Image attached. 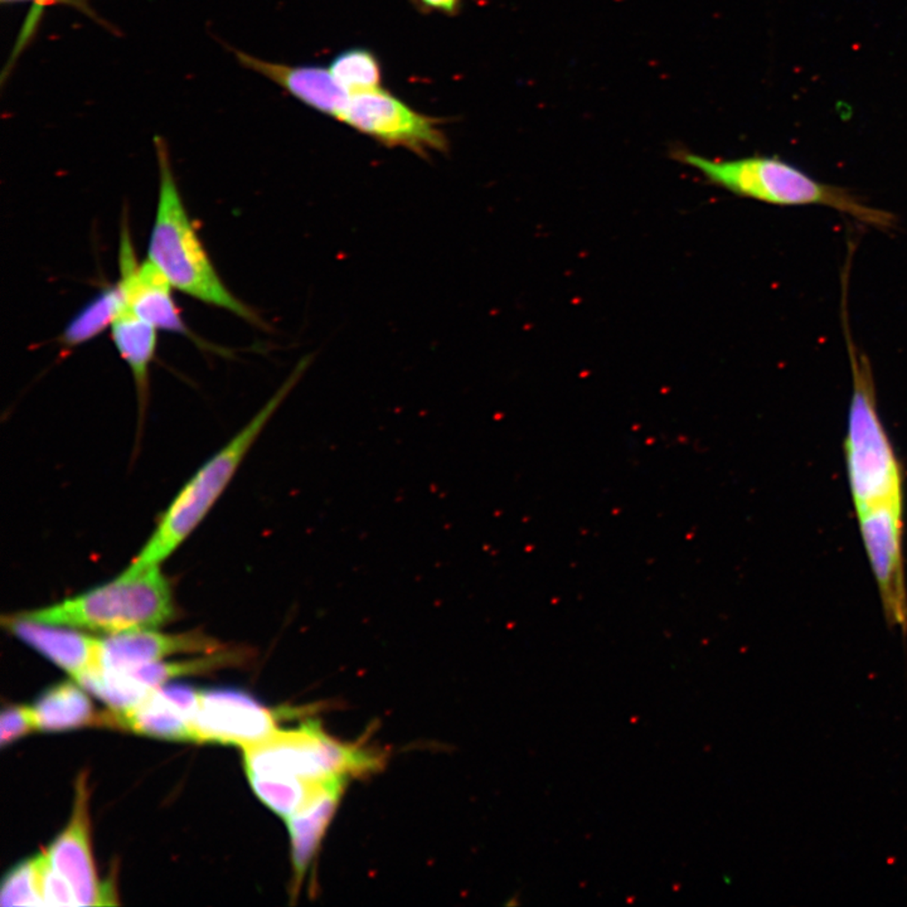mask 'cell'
<instances>
[{
  "instance_id": "1",
  "label": "cell",
  "mask_w": 907,
  "mask_h": 907,
  "mask_svg": "<svg viewBox=\"0 0 907 907\" xmlns=\"http://www.w3.org/2000/svg\"><path fill=\"white\" fill-rule=\"evenodd\" d=\"M154 146L159 167V193L148 259L177 291L225 309L255 327H267L258 313L236 298L221 279L179 193L166 140L154 136Z\"/></svg>"
},
{
  "instance_id": "2",
  "label": "cell",
  "mask_w": 907,
  "mask_h": 907,
  "mask_svg": "<svg viewBox=\"0 0 907 907\" xmlns=\"http://www.w3.org/2000/svg\"><path fill=\"white\" fill-rule=\"evenodd\" d=\"M676 157L713 186L744 198L779 207L822 205L880 229H890L896 222L891 212L867 205L846 188L823 183L779 157L753 155L720 160L689 151H679Z\"/></svg>"
},
{
  "instance_id": "3",
  "label": "cell",
  "mask_w": 907,
  "mask_h": 907,
  "mask_svg": "<svg viewBox=\"0 0 907 907\" xmlns=\"http://www.w3.org/2000/svg\"><path fill=\"white\" fill-rule=\"evenodd\" d=\"M843 276L842 325L852 375L844 447L850 494L856 512H859L880 503H903V476L880 416L872 365L853 340L847 306L849 271H844Z\"/></svg>"
},
{
  "instance_id": "4",
  "label": "cell",
  "mask_w": 907,
  "mask_h": 907,
  "mask_svg": "<svg viewBox=\"0 0 907 907\" xmlns=\"http://www.w3.org/2000/svg\"><path fill=\"white\" fill-rule=\"evenodd\" d=\"M310 363L312 356L304 357L289 376L288 380L283 382L275 395L268 399L264 407L253 416L252 422L188 480L186 485L163 513L151 539L124 571L136 574L151 567L160 566V563L168 559L170 554H174L179 546L192 535L193 531L199 526L212 507L226 491L244 456L267 425L268 420L274 416L277 408L297 386L298 382L309 368Z\"/></svg>"
},
{
  "instance_id": "5",
  "label": "cell",
  "mask_w": 907,
  "mask_h": 907,
  "mask_svg": "<svg viewBox=\"0 0 907 907\" xmlns=\"http://www.w3.org/2000/svg\"><path fill=\"white\" fill-rule=\"evenodd\" d=\"M20 616L33 622L115 635L155 631L175 616L169 578L160 566L129 574Z\"/></svg>"
},
{
  "instance_id": "6",
  "label": "cell",
  "mask_w": 907,
  "mask_h": 907,
  "mask_svg": "<svg viewBox=\"0 0 907 907\" xmlns=\"http://www.w3.org/2000/svg\"><path fill=\"white\" fill-rule=\"evenodd\" d=\"M243 750L249 778L288 779L310 786L371 775L382 769L384 759L368 746L334 739L316 720H306L297 729L277 730Z\"/></svg>"
},
{
  "instance_id": "7",
  "label": "cell",
  "mask_w": 907,
  "mask_h": 907,
  "mask_svg": "<svg viewBox=\"0 0 907 907\" xmlns=\"http://www.w3.org/2000/svg\"><path fill=\"white\" fill-rule=\"evenodd\" d=\"M340 121L382 145L405 148L422 158L449 151L443 119L416 112L381 88L352 95Z\"/></svg>"
},
{
  "instance_id": "8",
  "label": "cell",
  "mask_w": 907,
  "mask_h": 907,
  "mask_svg": "<svg viewBox=\"0 0 907 907\" xmlns=\"http://www.w3.org/2000/svg\"><path fill=\"white\" fill-rule=\"evenodd\" d=\"M903 504L885 502L859 510V532L876 578L888 628L907 635V592L903 552Z\"/></svg>"
},
{
  "instance_id": "9",
  "label": "cell",
  "mask_w": 907,
  "mask_h": 907,
  "mask_svg": "<svg viewBox=\"0 0 907 907\" xmlns=\"http://www.w3.org/2000/svg\"><path fill=\"white\" fill-rule=\"evenodd\" d=\"M249 655L241 648H223L188 661L157 662L120 671L100 668L83 677L81 685L103 700L110 709L122 711L139 705L154 689L159 688L169 679L243 664Z\"/></svg>"
},
{
  "instance_id": "10",
  "label": "cell",
  "mask_w": 907,
  "mask_h": 907,
  "mask_svg": "<svg viewBox=\"0 0 907 907\" xmlns=\"http://www.w3.org/2000/svg\"><path fill=\"white\" fill-rule=\"evenodd\" d=\"M276 713L262 706L255 698L235 689H212L199 692V703L193 718V742L235 745L240 748L256 744L273 735Z\"/></svg>"
},
{
  "instance_id": "11",
  "label": "cell",
  "mask_w": 907,
  "mask_h": 907,
  "mask_svg": "<svg viewBox=\"0 0 907 907\" xmlns=\"http://www.w3.org/2000/svg\"><path fill=\"white\" fill-rule=\"evenodd\" d=\"M89 793L86 774L77 778L73 817L50 844V864L73 888L77 906L113 905L112 888L98 881L89 837Z\"/></svg>"
},
{
  "instance_id": "12",
  "label": "cell",
  "mask_w": 907,
  "mask_h": 907,
  "mask_svg": "<svg viewBox=\"0 0 907 907\" xmlns=\"http://www.w3.org/2000/svg\"><path fill=\"white\" fill-rule=\"evenodd\" d=\"M119 270L120 279L118 285L122 298L136 315L157 329L195 339L173 300L170 291L173 286L168 279L151 260L139 264L127 213L124 214L121 226Z\"/></svg>"
},
{
  "instance_id": "13",
  "label": "cell",
  "mask_w": 907,
  "mask_h": 907,
  "mask_svg": "<svg viewBox=\"0 0 907 907\" xmlns=\"http://www.w3.org/2000/svg\"><path fill=\"white\" fill-rule=\"evenodd\" d=\"M198 703L199 691L196 689L159 687L133 709L103 713L97 725L172 741L193 742L192 724Z\"/></svg>"
},
{
  "instance_id": "14",
  "label": "cell",
  "mask_w": 907,
  "mask_h": 907,
  "mask_svg": "<svg viewBox=\"0 0 907 907\" xmlns=\"http://www.w3.org/2000/svg\"><path fill=\"white\" fill-rule=\"evenodd\" d=\"M223 648L219 640L201 632L182 634H160L155 631L122 632L101 640L98 668L129 670L162 662L170 655H207Z\"/></svg>"
},
{
  "instance_id": "15",
  "label": "cell",
  "mask_w": 907,
  "mask_h": 907,
  "mask_svg": "<svg viewBox=\"0 0 907 907\" xmlns=\"http://www.w3.org/2000/svg\"><path fill=\"white\" fill-rule=\"evenodd\" d=\"M235 55L244 68L267 77L316 112L339 121L347 112L352 97L329 68L274 64L237 50Z\"/></svg>"
},
{
  "instance_id": "16",
  "label": "cell",
  "mask_w": 907,
  "mask_h": 907,
  "mask_svg": "<svg viewBox=\"0 0 907 907\" xmlns=\"http://www.w3.org/2000/svg\"><path fill=\"white\" fill-rule=\"evenodd\" d=\"M3 626L74 679L98 668L101 640L66 626L33 622L19 614L3 617Z\"/></svg>"
},
{
  "instance_id": "17",
  "label": "cell",
  "mask_w": 907,
  "mask_h": 907,
  "mask_svg": "<svg viewBox=\"0 0 907 907\" xmlns=\"http://www.w3.org/2000/svg\"><path fill=\"white\" fill-rule=\"evenodd\" d=\"M345 779H333L315 787L314 792L299 810L295 811L288 820L291 840L292 870L294 885L292 891L297 896L306 871L309 870L328 826L338 810L340 799L345 793Z\"/></svg>"
},
{
  "instance_id": "18",
  "label": "cell",
  "mask_w": 907,
  "mask_h": 907,
  "mask_svg": "<svg viewBox=\"0 0 907 907\" xmlns=\"http://www.w3.org/2000/svg\"><path fill=\"white\" fill-rule=\"evenodd\" d=\"M157 330L136 315L125 301L112 324L113 345L133 373L140 415H144L148 402L149 367L153 362L157 348Z\"/></svg>"
},
{
  "instance_id": "19",
  "label": "cell",
  "mask_w": 907,
  "mask_h": 907,
  "mask_svg": "<svg viewBox=\"0 0 907 907\" xmlns=\"http://www.w3.org/2000/svg\"><path fill=\"white\" fill-rule=\"evenodd\" d=\"M35 726L41 731H66L97 724L98 716L81 686L61 683L44 692L32 706Z\"/></svg>"
},
{
  "instance_id": "20",
  "label": "cell",
  "mask_w": 907,
  "mask_h": 907,
  "mask_svg": "<svg viewBox=\"0 0 907 907\" xmlns=\"http://www.w3.org/2000/svg\"><path fill=\"white\" fill-rule=\"evenodd\" d=\"M122 306L124 298L118 283L104 289L66 325L59 342L64 347L74 348L97 338L112 324Z\"/></svg>"
},
{
  "instance_id": "21",
  "label": "cell",
  "mask_w": 907,
  "mask_h": 907,
  "mask_svg": "<svg viewBox=\"0 0 907 907\" xmlns=\"http://www.w3.org/2000/svg\"><path fill=\"white\" fill-rule=\"evenodd\" d=\"M330 73L349 94L380 89L382 68L377 56L367 49L343 50L334 57L329 65Z\"/></svg>"
},
{
  "instance_id": "22",
  "label": "cell",
  "mask_w": 907,
  "mask_h": 907,
  "mask_svg": "<svg viewBox=\"0 0 907 907\" xmlns=\"http://www.w3.org/2000/svg\"><path fill=\"white\" fill-rule=\"evenodd\" d=\"M249 779L260 801L285 819L299 810L314 792L315 787L321 786H310L303 781L288 779Z\"/></svg>"
},
{
  "instance_id": "23",
  "label": "cell",
  "mask_w": 907,
  "mask_h": 907,
  "mask_svg": "<svg viewBox=\"0 0 907 907\" xmlns=\"http://www.w3.org/2000/svg\"><path fill=\"white\" fill-rule=\"evenodd\" d=\"M2 906H43L38 881L37 859H28L5 876L0 891Z\"/></svg>"
},
{
  "instance_id": "24",
  "label": "cell",
  "mask_w": 907,
  "mask_h": 907,
  "mask_svg": "<svg viewBox=\"0 0 907 907\" xmlns=\"http://www.w3.org/2000/svg\"><path fill=\"white\" fill-rule=\"evenodd\" d=\"M43 906H77L73 888L50 864L47 853L35 857Z\"/></svg>"
},
{
  "instance_id": "25",
  "label": "cell",
  "mask_w": 907,
  "mask_h": 907,
  "mask_svg": "<svg viewBox=\"0 0 907 907\" xmlns=\"http://www.w3.org/2000/svg\"><path fill=\"white\" fill-rule=\"evenodd\" d=\"M37 730L31 706L5 707L0 717V745L3 748Z\"/></svg>"
},
{
  "instance_id": "26",
  "label": "cell",
  "mask_w": 907,
  "mask_h": 907,
  "mask_svg": "<svg viewBox=\"0 0 907 907\" xmlns=\"http://www.w3.org/2000/svg\"><path fill=\"white\" fill-rule=\"evenodd\" d=\"M3 3H19V2H33V11L31 18L26 22L25 29L22 32V37L18 41V46L16 52H14L13 61L16 59V56L19 55V50L22 49L23 43L31 38L32 33L35 31V25L38 23V19L41 18V12L49 5L53 4H66L71 5V7L79 9L86 16L94 18L97 22H100L98 18L95 16L92 9L89 8V0H2Z\"/></svg>"
},
{
  "instance_id": "27",
  "label": "cell",
  "mask_w": 907,
  "mask_h": 907,
  "mask_svg": "<svg viewBox=\"0 0 907 907\" xmlns=\"http://www.w3.org/2000/svg\"><path fill=\"white\" fill-rule=\"evenodd\" d=\"M415 7L423 13L438 12L446 16H458L461 9V0H411Z\"/></svg>"
}]
</instances>
